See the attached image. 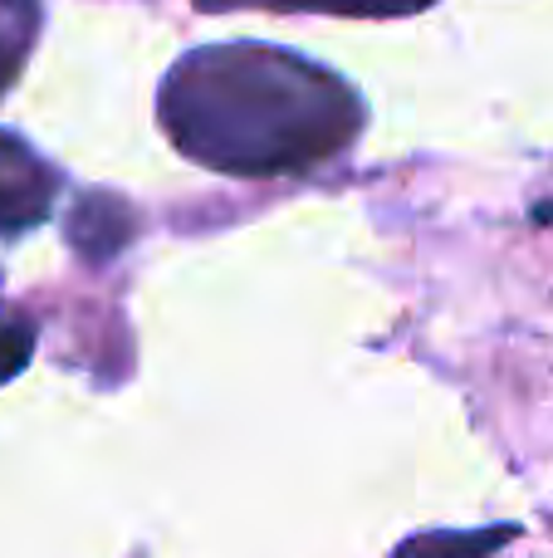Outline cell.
<instances>
[{
  "mask_svg": "<svg viewBox=\"0 0 553 558\" xmlns=\"http://www.w3.org/2000/svg\"><path fill=\"white\" fill-rule=\"evenodd\" d=\"M157 118L182 157L225 177H290L362 133V98L280 45H201L172 64Z\"/></svg>",
  "mask_w": 553,
  "mask_h": 558,
  "instance_id": "cell-1",
  "label": "cell"
},
{
  "mask_svg": "<svg viewBox=\"0 0 553 558\" xmlns=\"http://www.w3.org/2000/svg\"><path fill=\"white\" fill-rule=\"evenodd\" d=\"M59 172L15 133H0V235H25L54 206Z\"/></svg>",
  "mask_w": 553,
  "mask_h": 558,
  "instance_id": "cell-2",
  "label": "cell"
},
{
  "mask_svg": "<svg viewBox=\"0 0 553 558\" xmlns=\"http://www.w3.org/2000/svg\"><path fill=\"white\" fill-rule=\"evenodd\" d=\"M127 241H133V206L118 202V196L88 192L84 202L69 211V245H74L84 260H94V265L113 260Z\"/></svg>",
  "mask_w": 553,
  "mask_h": 558,
  "instance_id": "cell-3",
  "label": "cell"
},
{
  "mask_svg": "<svg viewBox=\"0 0 553 558\" xmlns=\"http://www.w3.org/2000/svg\"><path fill=\"white\" fill-rule=\"evenodd\" d=\"M201 10H319V15H358V20H397L417 15L431 0H196Z\"/></svg>",
  "mask_w": 553,
  "mask_h": 558,
  "instance_id": "cell-4",
  "label": "cell"
},
{
  "mask_svg": "<svg viewBox=\"0 0 553 558\" xmlns=\"http://www.w3.org/2000/svg\"><path fill=\"white\" fill-rule=\"evenodd\" d=\"M39 35V0H0V94L20 78Z\"/></svg>",
  "mask_w": 553,
  "mask_h": 558,
  "instance_id": "cell-5",
  "label": "cell"
},
{
  "mask_svg": "<svg viewBox=\"0 0 553 558\" xmlns=\"http://www.w3.org/2000/svg\"><path fill=\"white\" fill-rule=\"evenodd\" d=\"M509 539H515V524H500L486 534H421V539L402 544L397 558H486Z\"/></svg>",
  "mask_w": 553,
  "mask_h": 558,
  "instance_id": "cell-6",
  "label": "cell"
},
{
  "mask_svg": "<svg viewBox=\"0 0 553 558\" xmlns=\"http://www.w3.org/2000/svg\"><path fill=\"white\" fill-rule=\"evenodd\" d=\"M29 348H35V333L25 318H0V383H10L29 363Z\"/></svg>",
  "mask_w": 553,
  "mask_h": 558,
  "instance_id": "cell-7",
  "label": "cell"
}]
</instances>
